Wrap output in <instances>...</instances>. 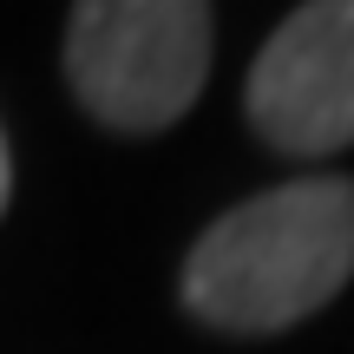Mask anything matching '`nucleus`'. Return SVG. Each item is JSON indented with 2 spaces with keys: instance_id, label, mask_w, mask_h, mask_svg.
<instances>
[{
  "instance_id": "3",
  "label": "nucleus",
  "mask_w": 354,
  "mask_h": 354,
  "mask_svg": "<svg viewBox=\"0 0 354 354\" xmlns=\"http://www.w3.org/2000/svg\"><path fill=\"white\" fill-rule=\"evenodd\" d=\"M243 112L282 158H335L354 145V0L295 7L263 39Z\"/></svg>"
},
{
  "instance_id": "1",
  "label": "nucleus",
  "mask_w": 354,
  "mask_h": 354,
  "mask_svg": "<svg viewBox=\"0 0 354 354\" xmlns=\"http://www.w3.org/2000/svg\"><path fill=\"white\" fill-rule=\"evenodd\" d=\"M354 276V184L302 177L223 210L184 256V308L216 335H282Z\"/></svg>"
},
{
  "instance_id": "4",
  "label": "nucleus",
  "mask_w": 354,
  "mask_h": 354,
  "mask_svg": "<svg viewBox=\"0 0 354 354\" xmlns=\"http://www.w3.org/2000/svg\"><path fill=\"white\" fill-rule=\"evenodd\" d=\"M7 190H13V158H7V138H0V210H7Z\"/></svg>"
},
{
  "instance_id": "2",
  "label": "nucleus",
  "mask_w": 354,
  "mask_h": 354,
  "mask_svg": "<svg viewBox=\"0 0 354 354\" xmlns=\"http://www.w3.org/2000/svg\"><path fill=\"white\" fill-rule=\"evenodd\" d=\"M210 7L190 0H86L66 20L73 99L112 131H165L210 79Z\"/></svg>"
}]
</instances>
